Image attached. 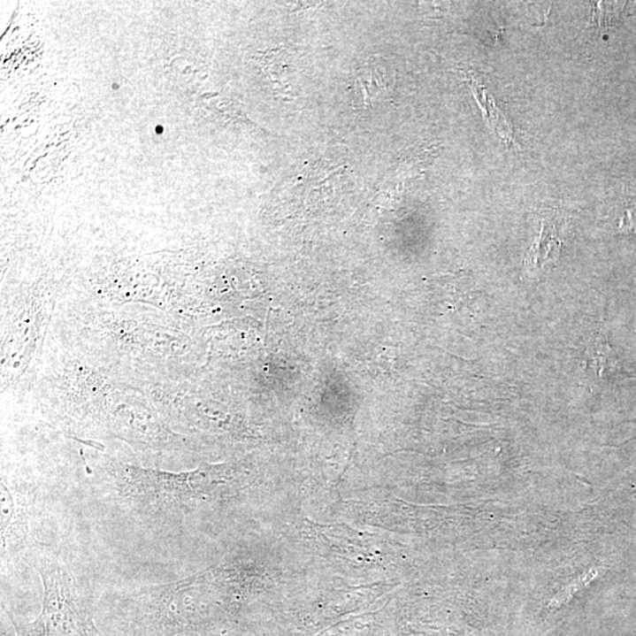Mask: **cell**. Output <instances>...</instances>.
I'll return each instance as SVG.
<instances>
[{"label":"cell","mask_w":636,"mask_h":636,"mask_svg":"<svg viewBox=\"0 0 636 636\" xmlns=\"http://www.w3.org/2000/svg\"><path fill=\"white\" fill-rule=\"evenodd\" d=\"M38 571L44 586L42 614L25 628V636H88L76 582L57 561L41 559Z\"/></svg>","instance_id":"cell-1"},{"label":"cell","mask_w":636,"mask_h":636,"mask_svg":"<svg viewBox=\"0 0 636 636\" xmlns=\"http://www.w3.org/2000/svg\"><path fill=\"white\" fill-rule=\"evenodd\" d=\"M595 577V571H589V573L585 574V577L579 579L577 582H573V585L570 586V587H568L566 591H563V594H560L559 596H557L556 599H554L552 602V605L554 607L563 605L564 600L571 599V596H573L574 593H577L579 589L585 587V585H587L588 582H591Z\"/></svg>","instance_id":"cell-5"},{"label":"cell","mask_w":636,"mask_h":636,"mask_svg":"<svg viewBox=\"0 0 636 636\" xmlns=\"http://www.w3.org/2000/svg\"><path fill=\"white\" fill-rule=\"evenodd\" d=\"M620 230L623 233L636 234V211H627L621 219Z\"/></svg>","instance_id":"cell-6"},{"label":"cell","mask_w":636,"mask_h":636,"mask_svg":"<svg viewBox=\"0 0 636 636\" xmlns=\"http://www.w3.org/2000/svg\"><path fill=\"white\" fill-rule=\"evenodd\" d=\"M626 3L599 2L595 3L594 21L596 27L606 28L610 27L623 12Z\"/></svg>","instance_id":"cell-4"},{"label":"cell","mask_w":636,"mask_h":636,"mask_svg":"<svg viewBox=\"0 0 636 636\" xmlns=\"http://www.w3.org/2000/svg\"><path fill=\"white\" fill-rule=\"evenodd\" d=\"M471 88L472 92H474L476 101H478L479 105L481 106L483 116H485L487 122L492 126V129L495 130L496 134H500L501 138L506 141L507 143L517 145L514 127L511 126L506 115L497 108L496 103L487 94L482 85L476 83L475 80H471Z\"/></svg>","instance_id":"cell-3"},{"label":"cell","mask_w":636,"mask_h":636,"mask_svg":"<svg viewBox=\"0 0 636 636\" xmlns=\"http://www.w3.org/2000/svg\"><path fill=\"white\" fill-rule=\"evenodd\" d=\"M204 474L172 475L166 472L136 471L129 487L130 496L136 497L145 506L162 508L186 513L188 508L208 500L217 488L209 483Z\"/></svg>","instance_id":"cell-2"}]
</instances>
